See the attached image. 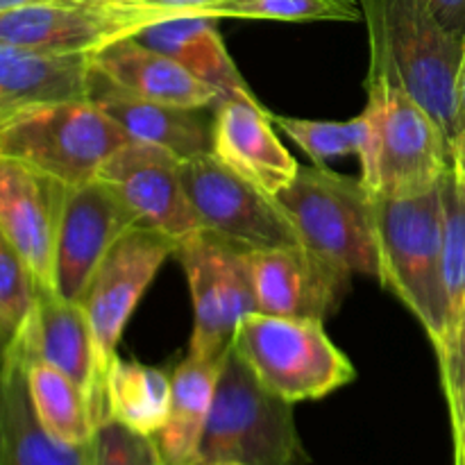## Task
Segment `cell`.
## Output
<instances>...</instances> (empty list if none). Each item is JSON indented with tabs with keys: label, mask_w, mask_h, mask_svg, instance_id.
<instances>
[{
	"label": "cell",
	"mask_w": 465,
	"mask_h": 465,
	"mask_svg": "<svg viewBox=\"0 0 465 465\" xmlns=\"http://www.w3.org/2000/svg\"><path fill=\"white\" fill-rule=\"evenodd\" d=\"M193 302L189 354L221 357L230 348L239 322L257 313L252 277L243 250L207 230L186 236L175 248Z\"/></svg>",
	"instance_id": "cell-8"
},
{
	"label": "cell",
	"mask_w": 465,
	"mask_h": 465,
	"mask_svg": "<svg viewBox=\"0 0 465 465\" xmlns=\"http://www.w3.org/2000/svg\"><path fill=\"white\" fill-rule=\"evenodd\" d=\"M371 71L407 91L448 136L459 134V73L465 39L445 30L422 0H361Z\"/></svg>",
	"instance_id": "cell-1"
},
{
	"label": "cell",
	"mask_w": 465,
	"mask_h": 465,
	"mask_svg": "<svg viewBox=\"0 0 465 465\" xmlns=\"http://www.w3.org/2000/svg\"><path fill=\"white\" fill-rule=\"evenodd\" d=\"M5 350L16 354L25 366L44 361L66 372L84 389L95 427L107 420L104 377L100 372L94 331L80 302L39 289L30 316Z\"/></svg>",
	"instance_id": "cell-13"
},
{
	"label": "cell",
	"mask_w": 465,
	"mask_h": 465,
	"mask_svg": "<svg viewBox=\"0 0 465 465\" xmlns=\"http://www.w3.org/2000/svg\"><path fill=\"white\" fill-rule=\"evenodd\" d=\"M212 154L271 198L295 180L300 168L259 100H223L213 109Z\"/></svg>",
	"instance_id": "cell-17"
},
{
	"label": "cell",
	"mask_w": 465,
	"mask_h": 465,
	"mask_svg": "<svg viewBox=\"0 0 465 465\" xmlns=\"http://www.w3.org/2000/svg\"><path fill=\"white\" fill-rule=\"evenodd\" d=\"M450 157H452V173L459 184L465 186V132H459L450 145Z\"/></svg>",
	"instance_id": "cell-33"
},
{
	"label": "cell",
	"mask_w": 465,
	"mask_h": 465,
	"mask_svg": "<svg viewBox=\"0 0 465 465\" xmlns=\"http://www.w3.org/2000/svg\"><path fill=\"white\" fill-rule=\"evenodd\" d=\"M204 14L216 18L252 21H359L361 7L354 0H218Z\"/></svg>",
	"instance_id": "cell-28"
},
{
	"label": "cell",
	"mask_w": 465,
	"mask_h": 465,
	"mask_svg": "<svg viewBox=\"0 0 465 465\" xmlns=\"http://www.w3.org/2000/svg\"><path fill=\"white\" fill-rule=\"evenodd\" d=\"M368 143L361 182L380 198H416L452 168L450 141L422 104L381 75H368Z\"/></svg>",
	"instance_id": "cell-3"
},
{
	"label": "cell",
	"mask_w": 465,
	"mask_h": 465,
	"mask_svg": "<svg viewBox=\"0 0 465 465\" xmlns=\"http://www.w3.org/2000/svg\"><path fill=\"white\" fill-rule=\"evenodd\" d=\"M39 3H71V0H0V14L9 12V9L27 7V5H39Z\"/></svg>",
	"instance_id": "cell-36"
},
{
	"label": "cell",
	"mask_w": 465,
	"mask_h": 465,
	"mask_svg": "<svg viewBox=\"0 0 465 465\" xmlns=\"http://www.w3.org/2000/svg\"><path fill=\"white\" fill-rule=\"evenodd\" d=\"M216 3L218 0H100L98 5L139 14L154 23L168 16H180V14H204Z\"/></svg>",
	"instance_id": "cell-31"
},
{
	"label": "cell",
	"mask_w": 465,
	"mask_h": 465,
	"mask_svg": "<svg viewBox=\"0 0 465 465\" xmlns=\"http://www.w3.org/2000/svg\"><path fill=\"white\" fill-rule=\"evenodd\" d=\"M272 125L280 127L291 141L300 145L316 166L345 154H361L368 143V116L361 112L348 121H312L271 114Z\"/></svg>",
	"instance_id": "cell-27"
},
{
	"label": "cell",
	"mask_w": 465,
	"mask_h": 465,
	"mask_svg": "<svg viewBox=\"0 0 465 465\" xmlns=\"http://www.w3.org/2000/svg\"><path fill=\"white\" fill-rule=\"evenodd\" d=\"M440 195L445 216L443 286L448 334L436 357L448 398L450 422H454L465 411V186L459 184L452 168L440 180Z\"/></svg>",
	"instance_id": "cell-22"
},
{
	"label": "cell",
	"mask_w": 465,
	"mask_h": 465,
	"mask_svg": "<svg viewBox=\"0 0 465 465\" xmlns=\"http://www.w3.org/2000/svg\"><path fill=\"white\" fill-rule=\"evenodd\" d=\"M252 277L257 312L266 316L330 318L350 286L341 272L304 245L245 252Z\"/></svg>",
	"instance_id": "cell-15"
},
{
	"label": "cell",
	"mask_w": 465,
	"mask_h": 465,
	"mask_svg": "<svg viewBox=\"0 0 465 465\" xmlns=\"http://www.w3.org/2000/svg\"><path fill=\"white\" fill-rule=\"evenodd\" d=\"M223 357H186L171 372V411L157 440L163 465H195L216 395Z\"/></svg>",
	"instance_id": "cell-24"
},
{
	"label": "cell",
	"mask_w": 465,
	"mask_h": 465,
	"mask_svg": "<svg viewBox=\"0 0 465 465\" xmlns=\"http://www.w3.org/2000/svg\"><path fill=\"white\" fill-rule=\"evenodd\" d=\"M91 54H41L0 44V132L39 104L89 98Z\"/></svg>",
	"instance_id": "cell-21"
},
{
	"label": "cell",
	"mask_w": 465,
	"mask_h": 465,
	"mask_svg": "<svg viewBox=\"0 0 465 465\" xmlns=\"http://www.w3.org/2000/svg\"><path fill=\"white\" fill-rule=\"evenodd\" d=\"M89 465H163V461L154 436L104 420L95 427L89 443Z\"/></svg>",
	"instance_id": "cell-30"
},
{
	"label": "cell",
	"mask_w": 465,
	"mask_h": 465,
	"mask_svg": "<svg viewBox=\"0 0 465 465\" xmlns=\"http://www.w3.org/2000/svg\"><path fill=\"white\" fill-rule=\"evenodd\" d=\"M0 465H89V445H68L50 436L36 418L25 363L0 352Z\"/></svg>",
	"instance_id": "cell-23"
},
{
	"label": "cell",
	"mask_w": 465,
	"mask_h": 465,
	"mask_svg": "<svg viewBox=\"0 0 465 465\" xmlns=\"http://www.w3.org/2000/svg\"><path fill=\"white\" fill-rule=\"evenodd\" d=\"M309 465L293 404L271 393L234 348L225 350L198 463Z\"/></svg>",
	"instance_id": "cell-4"
},
{
	"label": "cell",
	"mask_w": 465,
	"mask_h": 465,
	"mask_svg": "<svg viewBox=\"0 0 465 465\" xmlns=\"http://www.w3.org/2000/svg\"><path fill=\"white\" fill-rule=\"evenodd\" d=\"M452 425V445H454V465H465V411Z\"/></svg>",
	"instance_id": "cell-34"
},
{
	"label": "cell",
	"mask_w": 465,
	"mask_h": 465,
	"mask_svg": "<svg viewBox=\"0 0 465 465\" xmlns=\"http://www.w3.org/2000/svg\"><path fill=\"white\" fill-rule=\"evenodd\" d=\"M91 68L116 89L153 103L189 109H216L223 103L216 89L134 36H123L91 53Z\"/></svg>",
	"instance_id": "cell-18"
},
{
	"label": "cell",
	"mask_w": 465,
	"mask_h": 465,
	"mask_svg": "<svg viewBox=\"0 0 465 465\" xmlns=\"http://www.w3.org/2000/svg\"><path fill=\"white\" fill-rule=\"evenodd\" d=\"M422 3L445 30L465 39V0H422Z\"/></svg>",
	"instance_id": "cell-32"
},
{
	"label": "cell",
	"mask_w": 465,
	"mask_h": 465,
	"mask_svg": "<svg viewBox=\"0 0 465 465\" xmlns=\"http://www.w3.org/2000/svg\"><path fill=\"white\" fill-rule=\"evenodd\" d=\"M177 241L153 227L136 225L109 250L82 293L80 304L94 331L100 372L116 357L118 341L136 304L162 271L168 257H175Z\"/></svg>",
	"instance_id": "cell-10"
},
{
	"label": "cell",
	"mask_w": 465,
	"mask_h": 465,
	"mask_svg": "<svg viewBox=\"0 0 465 465\" xmlns=\"http://www.w3.org/2000/svg\"><path fill=\"white\" fill-rule=\"evenodd\" d=\"M25 380L32 409L44 430L62 443L89 445L95 420L84 389L66 372L44 361L27 363Z\"/></svg>",
	"instance_id": "cell-26"
},
{
	"label": "cell",
	"mask_w": 465,
	"mask_h": 465,
	"mask_svg": "<svg viewBox=\"0 0 465 465\" xmlns=\"http://www.w3.org/2000/svg\"><path fill=\"white\" fill-rule=\"evenodd\" d=\"M139 44L175 59L182 68L216 89L223 100H257L227 53L218 18L209 14H180L154 21L134 32Z\"/></svg>",
	"instance_id": "cell-20"
},
{
	"label": "cell",
	"mask_w": 465,
	"mask_h": 465,
	"mask_svg": "<svg viewBox=\"0 0 465 465\" xmlns=\"http://www.w3.org/2000/svg\"><path fill=\"white\" fill-rule=\"evenodd\" d=\"M68 186L14 159L0 157V234L44 291H53L54 243Z\"/></svg>",
	"instance_id": "cell-16"
},
{
	"label": "cell",
	"mask_w": 465,
	"mask_h": 465,
	"mask_svg": "<svg viewBox=\"0 0 465 465\" xmlns=\"http://www.w3.org/2000/svg\"><path fill=\"white\" fill-rule=\"evenodd\" d=\"M304 248L345 275L380 280L375 195L361 177L325 166H300L295 180L275 195Z\"/></svg>",
	"instance_id": "cell-5"
},
{
	"label": "cell",
	"mask_w": 465,
	"mask_h": 465,
	"mask_svg": "<svg viewBox=\"0 0 465 465\" xmlns=\"http://www.w3.org/2000/svg\"><path fill=\"white\" fill-rule=\"evenodd\" d=\"M127 134L91 98L32 107L0 132V157L14 159L64 186L98 180Z\"/></svg>",
	"instance_id": "cell-6"
},
{
	"label": "cell",
	"mask_w": 465,
	"mask_h": 465,
	"mask_svg": "<svg viewBox=\"0 0 465 465\" xmlns=\"http://www.w3.org/2000/svg\"><path fill=\"white\" fill-rule=\"evenodd\" d=\"M232 348L271 393L291 404L322 400L354 380L352 363L321 321L250 313L236 327Z\"/></svg>",
	"instance_id": "cell-7"
},
{
	"label": "cell",
	"mask_w": 465,
	"mask_h": 465,
	"mask_svg": "<svg viewBox=\"0 0 465 465\" xmlns=\"http://www.w3.org/2000/svg\"><path fill=\"white\" fill-rule=\"evenodd\" d=\"M375 216L381 286L418 318L439 354L448 334L440 184L416 198L375 195Z\"/></svg>",
	"instance_id": "cell-2"
},
{
	"label": "cell",
	"mask_w": 465,
	"mask_h": 465,
	"mask_svg": "<svg viewBox=\"0 0 465 465\" xmlns=\"http://www.w3.org/2000/svg\"><path fill=\"white\" fill-rule=\"evenodd\" d=\"M136 225H141L139 218L100 180L71 186L54 243V293L80 302L109 250Z\"/></svg>",
	"instance_id": "cell-11"
},
{
	"label": "cell",
	"mask_w": 465,
	"mask_h": 465,
	"mask_svg": "<svg viewBox=\"0 0 465 465\" xmlns=\"http://www.w3.org/2000/svg\"><path fill=\"white\" fill-rule=\"evenodd\" d=\"M150 23L109 5L39 3L0 14V44L41 54H91Z\"/></svg>",
	"instance_id": "cell-14"
},
{
	"label": "cell",
	"mask_w": 465,
	"mask_h": 465,
	"mask_svg": "<svg viewBox=\"0 0 465 465\" xmlns=\"http://www.w3.org/2000/svg\"><path fill=\"white\" fill-rule=\"evenodd\" d=\"M39 284L21 254L0 234V352L30 316Z\"/></svg>",
	"instance_id": "cell-29"
},
{
	"label": "cell",
	"mask_w": 465,
	"mask_h": 465,
	"mask_svg": "<svg viewBox=\"0 0 465 465\" xmlns=\"http://www.w3.org/2000/svg\"><path fill=\"white\" fill-rule=\"evenodd\" d=\"M71 3H91V5H98L100 0H71Z\"/></svg>",
	"instance_id": "cell-37"
},
{
	"label": "cell",
	"mask_w": 465,
	"mask_h": 465,
	"mask_svg": "<svg viewBox=\"0 0 465 465\" xmlns=\"http://www.w3.org/2000/svg\"><path fill=\"white\" fill-rule=\"evenodd\" d=\"M173 381L166 371L125 361L116 354L104 372L107 420L145 436H157L171 411Z\"/></svg>",
	"instance_id": "cell-25"
},
{
	"label": "cell",
	"mask_w": 465,
	"mask_h": 465,
	"mask_svg": "<svg viewBox=\"0 0 465 465\" xmlns=\"http://www.w3.org/2000/svg\"><path fill=\"white\" fill-rule=\"evenodd\" d=\"M89 98L121 127L130 141L153 143L186 159L212 154L213 109H189L136 98L104 82L91 68Z\"/></svg>",
	"instance_id": "cell-19"
},
{
	"label": "cell",
	"mask_w": 465,
	"mask_h": 465,
	"mask_svg": "<svg viewBox=\"0 0 465 465\" xmlns=\"http://www.w3.org/2000/svg\"><path fill=\"white\" fill-rule=\"evenodd\" d=\"M459 132H465V54L461 64V73H459V114H457Z\"/></svg>",
	"instance_id": "cell-35"
},
{
	"label": "cell",
	"mask_w": 465,
	"mask_h": 465,
	"mask_svg": "<svg viewBox=\"0 0 465 465\" xmlns=\"http://www.w3.org/2000/svg\"><path fill=\"white\" fill-rule=\"evenodd\" d=\"M212 465H243V463H234V461H225V463H212Z\"/></svg>",
	"instance_id": "cell-38"
},
{
	"label": "cell",
	"mask_w": 465,
	"mask_h": 465,
	"mask_svg": "<svg viewBox=\"0 0 465 465\" xmlns=\"http://www.w3.org/2000/svg\"><path fill=\"white\" fill-rule=\"evenodd\" d=\"M98 180L121 198L141 225L177 243L203 230L182 182V159L171 150L127 141L104 162Z\"/></svg>",
	"instance_id": "cell-12"
},
{
	"label": "cell",
	"mask_w": 465,
	"mask_h": 465,
	"mask_svg": "<svg viewBox=\"0 0 465 465\" xmlns=\"http://www.w3.org/2000/svg\"><path fill=\"white\" fill-rule=\"evenodd\" d=\"M182 182L200 227L243 252L302 245L275 198L218 162L213 154L182 162Z\"/></svg>",
	"instance_id": "cell-9"
}]
</instances>
